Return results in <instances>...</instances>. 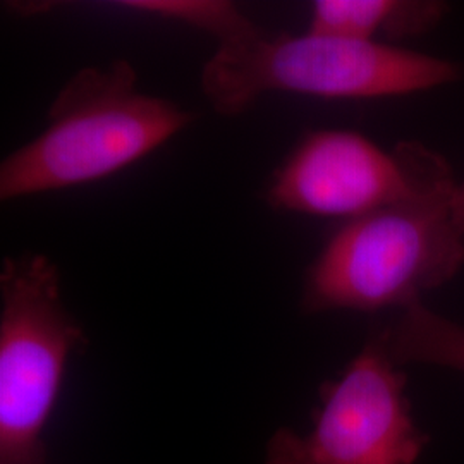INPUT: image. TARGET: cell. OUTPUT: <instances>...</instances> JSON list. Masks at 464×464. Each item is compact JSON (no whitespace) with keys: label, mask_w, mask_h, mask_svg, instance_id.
<instances>
[{"label":"cell","mask_w":464,"mask_h":464,"mask_svg":"<svg viewBox=\"0 0 464 464\" xmlns=\"http://www.w3.org/2000/svg\"><path fill=\"white\" fill-rule=\"evenodd\" d=\"M117 5L216 34L220 45L245 40L260 30L232 2L226 0H126Z\"/></svg>","instance_id":"obj_9"},{"label":"cell","mask_w":464,"mask_h":464,"mask_svg":"<svg viewBox=\"0 0 464 464\" xmlns=\"http://www.w3.org/2000/svg\"><path fill=\"white\" fill-rule=\"evenodd\" d=\"M452 210H454V218H456L458 227L464 232V183L458 184L454 189Z\"/></svg>","instance_id":"obj_10"},{"label":"cell","mask_w":464,"mask_h":464,"mask_svg":"<svg viewBox=\"0 0 464 464\" xmlns=\"http://www.w3.org/2000/svg\"><path fill=\"white\" fill-rule=\"evenodd\" d=\"M461 76L458 64L382 42L258 30L224 44L201 69L205 97L222 116L270 92L324 99H379L425 92Z\"/></svg>","instance_id":"obj_3"},{"label":"cell","mask_w":464,"mask_h":464,"mask_svg":"<svg viewBox=\"0 0 464 464\" xmlns=\"http://www.w3.org/2000/svg\"><path fill=\"white\" fill-rule=\"evenodd\" d=\"M0 299V464H7L47 452L42 433L67 362L88 339L69 314L59 270L45 255L5 258Z\"/></svg>","instance_id":"obj_4"},{"label":"cell","mask_w":464,"mask_h":464,"mask_svg":"<svg viewBox=\"0 0 464 464\" xmlns=\"http://www.w3.org/2000/svg\"><path fill=\"white\" fill-rule=\"evenodd\" d=\"M193 116L138 90L128 61L84 67L50 105L47 128L0 166V198L32 197L100 181L145 159Z\"/></svg>","instance_id":"obj_1"},{"label":"cell","mask_w":464,"mask_h":464,"mask_svg":"<svg viewBox=\"0 0 464 464\" xmlns=\"http://www.w3.org/2000/svg\"><path fill=\"white\" fill-rule=\"evenodd\" d=\"M446 164L420 143L387 153L356 131L322 130L276 172L266 198L279 210L353 220L415 197Z\"/></svg>","instance_id":"obj_6"},{"label":"cell","mask_w":464,"mask_h":464,"mask_svg":"<svg viewBox=\"0 0 464 464\" xmlns=\"http://www.w3.org/2000/svg\"><path fill=\"white\" fill-rule=\"evenodd\" d=\"M449 164L415 197L349 220L310 268L306 312H377L418 303L450 281L464 264V232L452 198Z\"/></svg>","instance_id":"obj_2"},{"label":"cell","mask_w":464,"mask_h":464,"mask_svg":"<svg viewBox=\"0 0 464 464\" xmlns=\"http://www.w3.org/2000/svg\"><path fill=\"white\" fill-rule=\"evenodd\" d=\"M7 464H49V461H47V452H44V454H40V456H34V458H30V459H23V461H16V463Z\"/></svg>","instance_id":"obj_11"},{"label":"cell","mask_w":464,"mask_h":464,"mask_svg":"<svg viewBox=\"0 0 464 464\" xmlns=\"http://www.w3.org/2000/svg\"><path fill=\"white\" fill-rule=\"evenodd\" d=\"M385 334L398 365L421 363L464 372V327L431 312L421 301L404 308Z\"/></svg>","instance_id":"obj_8"},{"label":"cell","mask_w":464,"mask_h":464,"mask_svg":"<svg viewBox=\"0 0 464 464\" xmlns=\"http://www.w3.org/2000/svg\"><path fill=\"white\" fill-rule=\"evenodd\" d=\"M427 442L383 332L337 381L322 385L312 430L281 429L270 437L266 464H415Z\"/></svg>","instance_id":"obj_5"},{"label":"cell","mask_w":464,"mask_h":464,"mask_svg":"<svg viewBox=\"0 0 464 464\" xmlns=\"http://www.w3.org/2000/svg\"><path fill=\"white\" fill-rule=\"evenodd\" d=\"M448 5L433 0H318L308 32L349 40L379 42L377 34L408 38L427 34Z\"/></svg>","instance_id":"obj_7"}]
</instances>
